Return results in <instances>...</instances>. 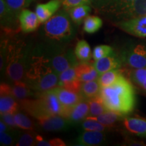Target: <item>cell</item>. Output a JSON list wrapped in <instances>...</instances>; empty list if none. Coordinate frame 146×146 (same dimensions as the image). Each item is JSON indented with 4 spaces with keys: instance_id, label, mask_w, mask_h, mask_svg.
<instances>
[{
    "instance_id": "52a82bcc",
    "label": "cell",
    "mask_w": 146,
    "mask_h": 146,
    "mask_svg": "<svg viewBox=\"0 0 146 146\" xmlns=\"http://www.w3.org/2000/svg\"><path fill=\"white\" fill-rule=\"evenodd\" d=\"M123 65L133 69L146 68V42L130 41L118 54Z\"/></svg>"
},
{
    "instance_id": "83f0119b",
    "label": "cell",
    "mask_w": 146,
    "mask_h": 146,
    "mask_svg": "<svg viewBox=\"0 0 146 146\" xmlns=\"http://www.w3.org/2000/svg\"><path fill=\"white\" fill-rule=\"evenodd\" d=\"M103 25V21L100 17L96 16H88L84 21V31L89 34L98 32Z\"/></svg>"
},
{
    "instance_id": "ac0fdd59",
    "label": "cell",
    "mask_w": 146,
    "mask_h": 146,
    "mask_svg": "<svg viewBox=\"0 0 146 146\" xmlns=\"http://www.w3.org/2000/svg\"><path fill=\"white\" fill-rule=\"evenodd\" d=\"M106 137L104 132L84 131L76 139V143L78 145L94 146L104 144Z\"/></svg>"
},
{
    "instance_id": "d590c367",
    "label": "cell",
    "mask_w": 146,
    "mask_h": 146,
    "mask_svg": "<svg viewBox=\"0 0 146 146\" xmlns=\"http://www.w3.org/2000/svg\"><path fill=\"white\" fill-rule=\"evenodd\" d=\"M20 132L13 130L10 132H0V143L1 145L8 146L16 145Z\"/></svg>"
},
{
    "instance_id": "b9f144b4",
    "label": "cell",
    "mask_w": 146,
    "mask_h": 146,
    "mask_svg": "<svg viewBox=\"0 0 146 146\" xmlns=\"http://www.w3.org/2000/svg\"><path fill=\"white\" fill-rule=\"evenodd\" d=\"M34 1H35V0H34Z\"/></svg>"
},
{
    "instance_id": "f1b7e54d",
    "label": "cell",
    "mask_w": 146,
    "mask_h": 146,
    "mask_svg": "<svg viewBox=\"0 0 146 146\" xmlns=\"http://www.w3.org/2000/svg\"><path fill=\"white\" fill-rule=\"evenodd\" d=\"M14 120L19 129L25 131H34L35 129L33 121L25 113L19 111L14 113Z\"/></svg>"
},
{
    "instance_id": "d6986e66",
    "label": "cell",
    "mask_w": 146,
    "mask_h": 146,
    "mask_svg": "<svg viewBox=\"0 0 146 146\" xmlns=\"http://www.w3.org/2000/svg\"><path fill=\"white\" fill-rule=\"evenodd\" d=\"M122 122L128 132L137 136L146 137V119L126 116Z\"/></svg>"
},
{
    "instance_id": "d4e9b609",
    "label": "cell",
    "mask_w": 146,
    "mask_h": 146,
    "mask_svg": "<svg viewBox=\"0 0 146 146\" xmlns=\"http://www.w3.org/2000/svg\"><path fill=\"white\" fill-rule=\"evenodd\" d=\"M74 52L79 63H88L92 57L91 47L85 40L77 42Z\"/></svg>"
},
{
    "instance_id": "3957f363",
    "label": "cell",
    "mask_w": 146,
    "mask_h": 146,
    "mask_svg": "<svg viewBox=\"0 0 146 146\" xmlns=\"http://www.w3.org/2000/svg\"><path fill=\"white\" fill-rule=\"evenodd\" d=\"M32 48L30 41L16 35L9 38L4 73L12 83L25 81L27 64Z\"/></svg>"
},
{
    "instance_id": "6da1fadb",
    "label": "cell",
    "mask_w": 146,
    "mask_h": 146,
    "mask_svg": "<svg viewBox=\"0 0 146 146\" xmlns=\"http://www.w3.org/2000/svg\"><path fill=\"white\" fill-rule=\"evenodd\" d=\"M59 74L55 72L41 45L33 47L25 75V82L35 92L51 90L58 86Z\"/></svg>"
},
{
    "instance_id": "8992f818",
    "label": "cell",
    "mask_w": 146,
    "mask_h": 146,
    "mask_svg": "<svg viewBox=\"0 0 146 146\" xmlns=\"http://www.w3.org/2000/svg\"><path fill=\"white\" fill-rule=\"evenodd\" d=\"M45 56L50 60V64L55 72L60 74L70 68H75L79 62L76 58L74 52L66 47V45L56 43H40Z\"/></svg>"
},
{
    "instance_id": "277c9868",
    "label": "cell",
    "mask_w": 146,
    "mask_h": 146,
    "mask_svg": "<svg viewBox=\"0 0 146 146\" xmlns=\"http://www.w3.org/2000/svg\"><path fill=\"white\" fill-rule=\"evenodd\" d=\"M67 10H60L45 22L42 29L44 42L66 45L74 39L76 29Z\"/></svg>"
},
{
    "instance_id": "1f68e13d",
    "label": "cell",
    "mask_w": 146,
    "mask_h": 146,
    "mask_svg": "<svg viewBox=\"0 0 146 146\" xmlns=\"http://www.w3.org/2000/svg\"><path fill=\"white\" fill-rule=\"evenodd\" d=\"M9 9L14 14L19 17L20 14L34 0H4Z\"/></svg>"
},
{
    "instance_id": "7402d4cb",
    "label": "cell",
    "mask_w": 146,
    "mask_h": 146,
    "mask_svg": "<svg viewBox=\"0 0 146 146\" xmlns=\"http://www.w3.org/2000/svg\"><path fill=\"white\" fill-rule=\"evenodd\" d=\"M10 94L16 98L18 101L35 97L36 92L31 88L25 81L17 82L10 85Z\"/></svg>"
},
{
    "instance_id": "9a60e30c",
    "label": "cell",
    "mask_w": 146,
    "mask_h": 146,
    "mask_svg": "<svg viewBox=\"0 0 146 146\" xmlns=\"http://www.w3.org/2000/svg\"><path fill=\"white\" fill-rule=\"evenodd\" d=\"M140 16H146V0H135L113 19L117 22Z\"/></svg>"
},
{
    "instance_id": "4fadbf2b",
    "label": "cell",
    "mask_w": 146,
    "mask_h": 146,
    "mask_svg": "<svg viewBox=\"0 0 146 146\" xmlns=\"http://www.w3.org/2000/svg\"><path fill=\"white\" fill-rule=\"evenodd\" d=\"M82 84L76 75L75 68L67 69L59 74L58 86L80 94Z\"/></svg>"
},
{
    "instance_id": "ba28073f",
    "label": "cell",
    "mask_w": 146,
    "mask_h": 146,
    "mask_svg": "<svg viewBox=\"0 0 146 146\" xmlns=\"http://www.w3.org/2000/svg\"><path fill=\"white\" fill-rule=\"evenodd\" d=\"M91 5L98 13L113 19L135 0H90Z\"/></svg>"
},
{
    "instance_id": "2e32d148",
    "label": "cell",
    "mask_w": 146,
    "mask_h": 146,
    "mask_svg": "<svg viewBox=\"0 0 146 146\" xmlns=\"http://www.w3.org/2000/svg\"><path fill=\"white\" fill-rule=\"evenodd\" d=\"M19 23L21 31L25 33L35 31L41 24L36 14L27 9H24L20 14Z\"/></svg>"
},
{
    "instance_id": "e575fe53",
    "label": "cell",
    "mask_w": 146,
    "mask_h": 146,
    "mask_svg": "<svg viewBox=\"0 0 146 146\" xmlns=\"http://www.w3.org/2000/svg\"><path fill=\"white\" fill-rule=\"evenodd\" d=\"M114 50L111 46L107 45H100L95 47L92 53V57L95 61L102 58L114 54Z\"/></svg>"
},
{
    "instance_id": "e0dca14e",
    "label": "cell",
    "mask_w": 146,
    "mask_h": 146,
    "mask_svg": "<svg viewBox=\"0 0 146 146\" xmlns=\"http://www.w3.org/2000/svg\"><path fill=\"white\" fill-rule=\"evenodd\" d=\"M62 0H50L45 3H40L36 6L35 13L41 23H45L50 19L59 10Z\"/></svg>"
},
{
    "instance_id": "4316f807",
    "label": "cell",
    "mask_w": 146,
    "mask_h": 146,
    "mask_svg": "<svg viewBox=\"0 0 146 146\" xmlns=\"http://www.w3.org/2000/svg\"><path fill=\"white\" fill-rule=\"evenodd\" d=\"M122 76H123V71L119 68L114 69L100 74L98 81L101 87H108L117 81Z\"/></svg>"
},
{
    "instance_id": "30bf717a",
    "label": "cell",
    "mask_w": 146,
    "mask_h": 146,
    "mask_svg": "<svg viewBox=\"0 0 146 146\" xmlns=\"http://www.w3.org/2000/svg\"><path fill=\"white\" fill-rule=\"evenodd\" d=\"M37 124L43 130L48 132L67 131L71 125L66 118L60 115H50L37 118Z\"/></svg>"
},
{
    "instance_id": "4dcf8cb0",
    "label": "cell",
    "mask_w": 146,
    "mask_h": 146,
    "mask_svg": "<svg viewBox=\"0 0 146 146\" xmlns=\"http://www.w3.org/2000/svg\"><path fill=\"white\" fill-rule=\"evenodd\" d=\"M131 81L146 91V68L133 69L129 73Z\"/></svg>"
},
{
    "instance_id": "d6a6232c",
    "label": "cell",
    "mask_w": 146,
    "mask_h": 146,
    "mask_svg": "<svg viewBox=\"0 0 146 146\" xmlns=\"http://www.w3.org/2000/svg\"><path fill=\"white\" fill-rule=\"evenodd\" d=\"M81 129L83 131H99L105 133L108 128L91 116H88L81 123Z\"/></svg>"
},
{
    "instance_id": "7c38bea8",
    "label": "cell",
    "mask_w": 146,
    "mask_h": 146,
    "mask_svg": "<svg viewBox=\"0 0 146 146\" xmlns=\"http://www.w3.org/2000/svg\"><path fill=\"white\" fill-rule=\"evenodd\" d=\"M53 89L57 95L62 106L64 108V118L69 110L84 99L80 94L68 90L64 87L58 86Z\"/></svg>"
},
{
    "instance_id": "f35d334b",
    "label": "cell",
    "mask_w": 146,
    "mask_h": 146,
    "mask_svg": "<svg viewBox=\"0 0 146 146\" xmlns=\"http://www.w3.org/2000/svg\"><path fill=\"white\" fill-rule=\"evenodd\" d=\"M38 146H51V144L49 141H46L43 137L39 135H36V145Z\"/></svg>"
},
{
    "instance_id": "836d02e7",
    "label": "cell",
    "mask_w": 146,
    "mask_h": 146,
    "mask_svg": "<svg viewBox=\"0 0 146 146\" xmlns=\"http://www.w3.org/2000/svg\"><path fill=\"white\" fill-rule=\"evenodd\" d=\"M36 145V135L33 131L20 133L16 145L17 146H32Z\"/></svg>"
},
{
    "instance_id": "8fae6325",
    "label": "cell",
    "mask_w": 146,
    "mask_h": 146,
    "mask_svg": "<svg viewBox=\"0 0 146 146\" xmlns=\"http://www.w3.org/2000/svg\"><path fill=\"white\" fill-rule=\"evenodd\" d=\"M10 85L1 83L0 85V113H12L18 112L20 108L19 102L10 94Z\"/></svg>"
},
{
    "instance_id": "7a4b0ae2",
    "label": "cell",
    "mask_w": 146,
    "mask_h": 146,
    "mask_svg": "<svg viewBox=\"0 0 146 146\" xmlns=\"http://www.w3.org/2000/svg\"><path fill=\"white\" fill-rule=\"evenodd\" d=\"M99 97L108 110L124 116L131 114L136 105L134 87L124 76L110 86L101 87Z\"/></svg>"
},
{
    "instance_id": "f546056e",
    "label": "cell",
    "mask_w": 146,
    "mask_h": 146,
    "mask_svg": "<svg viewBox=\"0 0 146 146\" xmlns=\"http://www.w3.org/2000/svg\"><path fill=\"white\" fill-rule=\"evenodd\" d=\"M89 106V114L88 116H96L102 114L106 111L108 110L105 106L104 105L102 100L99 96L87 100ZM87 116V117H88Z\"/></svg>"
},
{
    "instance_id": "44dd1931",
    "label": "cell",
    "mask_w": 146,
    "mask_h": 146,
    "mask_svg": "<svg viewBox=\"0 0 146 146\" xmlns=\"http://www.w3.org/2000/svg\"><path fill=\"white\" fill-rule=\"evenodd\" d=\"M75 70L78 78L83 83L98 79L100 75L94 64H90L89 62L79 63L75 67Z\"/></svg>"
},
{
    "instance_id": "5b68a950",
    "label": "cell",
    "mask_w": 146,
    "mask_h": 146,
    "mask_svg": "<svg viewBox=\"0 0 146 146\" xmlns=\"http://www.w3.org/2000/svg\"><path fill=\"white\" fill-rule=\"evenodd\" d=\"M19 104L21 108L36 119L50 115H60L64 117V108L54 89L36 92L35 99L20 100Z\"/></svg>"
},
{
    "instance_id": "cb8c5ba5",
    "label": "cell",
    "mask_w": 146,
    "mask_h": 146,
    "mask_svg": "<svg viewBox=\"0 0 146 146\" xmlns=\"http://www.w3.org/2000/svg\"><path fill=\"white\" fill-rule=\"evenodd\" d=\"M125 116H126L120 114L119 113L113 112L111 110H106L96 117H94V116H91V117L98 120V122H100V123L105 125L109 129V128L114 127L118 122L122 121Z\"/></svg>"
},
{
    "instance_id": "60d3db41",
    "label": "cell",
    "mask_w": 146,
    "mask_h": 146,
    "mask_svg": "<svg viewBox=\"0 0 146 146\" xmlns=\"http://www.w3.org/2000/svg\"><path fill=\"white\" fill-rule=\"evenodd\" d=\"M13 130H15V129H11L8 125H6L3 120H1V121H0V132H3V133L10 132V131Z\"/></svg>"
},
{
    "instance_id": "74e56055",
    "label": "cell",
    "mask_w": 146,
    "mask_h": 146,
    "mask_svg": "<svg viewBox=\"0 0 146 146\" xmlns=\"http://www.w3.org/2000/svg\"><path fill=\"white\" fill-rule=\"evenodd\" d=\"M1 120H3L6 125H8L11 129L16 130L18 128L16 124L15 120H14V114H12V113L1 114Z\"/></svg>"
},
{
    "instance_id": "ab89813d",
    "label": "cell",
    "mask_w": 146,
    "mask_h": 146,
    "mask_svg": "<svg viewBox=\"0 0 146 146\" xmlns=\"http://www.w3.org/2000/svg\"><path fill=\"white\" fill-rule=\"evenodd\" d=\"M51 146H65L66 143L60 138H54L50 140Z\"/></svg>"
},
{
    "instance_id": "603a6c76",
    "label": "cell",
    "mask_w": 146,
    "mask_h": 146,
    "mask_svg": "<svg viewBox=\"0 0 146 146\" xmlns=\"http://www.w3.org/2000/svg\"><path fill=\"white\" fill-rule=\"evenodd\" d=\"M91 5L87 4L80 5L68 10L73 23L76 25H81L91 12Z\"/></svg>"
},
{
    "instance_id": "484cf974",
    "label": "cell",
    "mask_w": 146,
    "mask_h": 146,
    "mask_svg": "<svg viewBox=\"0 0 146 146\" xmlns=\"http://www.w3.org/2000/svg\"><path fill=\"white\" fill-rule=\"evenodd\" d=\"M101 86L98 79L82 84L80 94L85 100H89L99 96Z\"/></svg>"
},
{
    "instance_id": "8d00e7d4",
    "label": "cell",
    "mask_w": 146,
    "mask_h": 146,
    "mask_svg": "<svg viewBox=\"0 0 146 146\" xmlns=\"http://www.w3.org/2000/svg\"><path fill=\"white\" fill-rule=\"evenodd\" d=\"M83 4L91 5V1L90 0H62V5L63 8L67 11L77 5Z\"/></svg>"
},
{
    "instance_id": "ffe728a7",
    "label": "cell",
    "mask_w": 146,
    "mask_h": 146,
    "mask_svg": "<svg viewBox=\"0 0 146 146\" xmlns=\"http://www.w3.org/2000/svg\"><path fill=\"white\" fill-rule=\"evenodd\" d=\"M123 65V64L119 56L116 54L102 58L101 59L96 60L94 63V67L100 73V74H103L108 71L121 68Z\"/></svg>"
},
{
    "instance_id": "5bb4252c",
    "label": "cell",
    "mask_w": 146,
    "mask_h": 146,
    "mask_svg": "<svg viewBox=\"0 0 146 146\" xmlns=\"http://www.w3.org/2000/svg\"><path fill=\"white\" fill-rule=\"evenodd\" d=\"M89 114V106L87 100L83 99L69 110L65 118L71 125L82 123L87 118Z\"/></svg>"
},
{
    "instance_id": "9c48e42d",
    "label": "cell",
    "mask_w": 146,
    "mask_h": 146,
    "mask_svg": "<svg viewBox=\"0 0 146 146\" xmlns=\"http://www.w3.org/2000/svg\"><path fill=\"white\" fill-rule=\"evenodd\" d=\"M114 25L127 33L139 38L146 37V16L115 22Z\"/></svg>"
}]
</instances>
